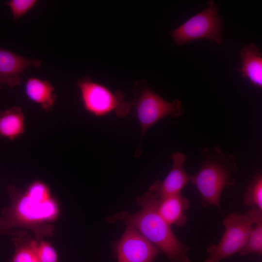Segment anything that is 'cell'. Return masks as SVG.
<instances>
[{"label": "cell", "instance_id": "cell-1", "mask_svg": "<svg viewBox=\"0 0 262 262\" xmlns=\"http://www.w3.org/2000/svg\"><path fill=\"white\" fill-rule=\"evenodd\" d=\"M158 198L148 190L136 199L137 203L141 207L139 212L130 213L122 211L107 217L105 221L108 223L122 221L133 226L164 252L169 262H192L188 256L191 247L180 241L171 226L159 214Z\"/></svg>", "mask_w": 262, "mask_h": 262}, {"label": "cell", "instance_id": "cell-2", "mask_svg": "<svg viewBox=\"0 0 262 262\" xmlns=\"http://www.w3.org/2000/svg\"><path fill=\"white\" fill-rule=\"evenodd\" d=\"M200 155L201 168L196 174L190 175V182L198 191L204 207L213 206L221 210L223 191L237 183L234 177L238 170L236 158L224 153L218 145L204 148Z\"/></svg>", "mask_w": 262, "mask_h": 262}, {"label": "cell", "instance_id": "cell-3", "mask_svg": "<svg viewBox=\"0 0 262 262\" xmlns=\"http://www.w3.org/2000/svg\"><path fill=\"white\" fill-rule=\"evenodd\" d=\"M7 191L11 199V204L2 211L0 217V227L12 230L16 227L31 229L37 234L40 229L50 234L53 227L47 222L55 220L58 214L56 203L51 197L39 199L27 192L21 195L13 185H9Z\"/></svg>", "mask_w": 262, "mask_h": 262}, {"label": "cell", "instance_id": "cell-4", "mask_svg": "<svg viewBox=\"0 0 262 262\" xmlns=\"http://www.w3.org/2000/svg\"><path fill=\"white\" fill-rule=\"evenodd\" d=\"M262 211L251 208L244 213H230L223 220L224 233L217 244L206 249L209 257L202 262H220L229 259L245 246L250 231Z\"/></svg>", "mask_w": 262, "mask_h": 262}, {"label": "cell", "instance_id": "cell-5", "mask_svg": "<svg viewBox=\"0 0 262 262\" xmlns=\"http://www.w3.org/2000/svg\"><path fill=\"white\" fill-rule=\"evenodd\" d=\"M76 85L84 110L93 116L101 117L114 113L118 117L123 118L131 111V102L124 99L120 90L113 92L87 76L79 80Z\"/></svg>", "mask_w": 262, "mask_h": 262}, {"label": "cell", "instance_id": "cell-6", "mask_svg": "<svg viewBox=\"0 0 262 262\" xmlns=\"http://www.w3.org/2000/svg\"><path fill=\"white\" fill-rule=\"evenodd\" d=\"M135 87L131 104L140 126L141 140L147 131L163 118L167 116L176 118L184 114L180 100L167 101L142 82L136 83Z\"/></svg>", "mask_w": 262, "mask_h": 262}, {"label": "cell", "instance_id": "cell-7", "mask_svg": "<svg viewBox=\"0 0 262 262\" xmlns=\"http://www.w3.org/2000/svg\"><path fill=\"white\" fill-rule=\"evenodd\" d=\"M224 26V21L218 14V6L213 0H209L205 10L171 31V34L174 43L179 46L202 38H208L221 45V32Z\"/></svg>", "mask_w": 262, "mask_h": 262}, {"label": "cell", "instance_id": "cell-8", "mask_svg": "<svg viewBox=\"0 0 262 262\" xmlns=\"http://www.w3.org/2000/svg\"><path fill=\"white\" fill-rule=\"evenodd\" d=\"M113 246L117 262H153L162 252L130 225H127L120 238Z\"/></svg>", "mask_w": 262, "mask_h": 262}, {"label": "cell", "instance_id": "cell-9", "mask_svg": "<svg viewBox=\"0 0 262 262\" xmlns=\"http://www.w3.org/2000/svg\"><path fill=\"white\" fill-rule=\"evenodd\" d=\"M171 158L172 166L165 179L163 181H154L148 189L158 198L181 193L190 182V175L184 168L187 160L186 155L182 152H177L171 155Z\"/></svg>", "mask_w": 262, "mask_h": 262}, {"label": "cell", "instance_id": "cell-10", "mask_svg": "<svg viewBox=\"0 0 262 262\" xmlns=\"http://www.w3.org/2000/svg\"><path fill=\"white\" fill-rule=\"evenodd\" d=\"M41 62L22 57L10 50L0 48V84L10 87L20 85V74L28 66L39 68Z\"/></svg>", "mask_w": 262, "mask_h": 262}, {"label": "cell", "instance_id": "cell-11", "mask_svg": "<svg viewBox=\"0 0 262 262\" xmlns=\"http://www.w3.org/2000/svg\"><path fill=\"white\" fill-rule=\"evenodd\" d=\"M190 207L189 200L181 193L158 198L157 211L170 226L183 227L188 217L185 212Z\"/></svg>", "mask_w": 262, "mask_h": 262}, {"label": "cell", "instance_id": "cell-12", "mask_svg": "<svg viewBox=\"0 0 262 262\" xmlns=\"http://www.w3.org/2000/svg\"><path fill=\"white\" fill-rule=\"evenodd\" d=\"M242 66L237 70L254 86L262 87V54L254 43L242 48L240 52Z\"/></svg>", "mask_w": 262, "mask_h": 262}, {"label": "cell", "instance_id": "cell-13", "mask_svg": "<svg viewBox=\"0 0 262 262\" xmlns=\"http://www.w3.org/2000/svg\"><path fill=\"white\" fill-rule=\"evenodd\" d=\"M25 93L29 100L46 112L52 110L57 99L52 84L49 81L35 77L28 79L25 85Z\"/></svg>", "mask_w": 262, "mask_h": 262}, {"label": "cell", "instance_id": "cell-14", "mask_svg": "<svg viewBox=\"0 0 262 262\" xmlns=\"http://www.w3.org/2000/svg\"><path fill=\"white\" fill-rule=\"evenodd\" d=\"M25 131V117L22 109L12 107L0 112V138L14 141Z\"/></svg>", "mask_w": 262, "mask_h": 262}, {"label": "cell", "instance_id": "cell-15", "mask_svg": "<svg viewBox=\"0 0 262 262\" xmlns=\"http://www.w3.org/2000/svg\"><path fill=\"white\" fill-rule=\"evenodd\" d=\"M241 256L249 254H262V214L256 219L251 229L245 246L239 252Z\"/></svg>", "mask_w": 262, "mask_h": 262}, {"label": "cell", "instance_id": "cell-16", "mask_svg": "<svg viewBox=\"0 0 262 262\" xmlns=\"http://www.w3.org/2000/svg\"><path fill=\"white\" fill-rule=\"evenodd\" d=\"M243 202L245 205L262 211V174L257 172L244 193Z\"/></svg>", "mask_w": 262, "mask_h": 262}, {"label": "cell", "instance_id": "cell-17", "mask_svg": "<svg viewBox=\"0 0 262 262\" xmlns=\"http://www.w3.org/2000/svg\"><path fill=\"white\" fill-rule=\"evenodd\" d=\"M15 241L16 249L11 262H40L36 253L37 241Z\"/></svg>", "mask_w": 262, "mask_h": 262}, {"label": "cell", "instance_id": "cell-18", "mask_svg": "<svg viewBox=\"0 0 262 262\" xmlns=\"http://www.w3.org/2000/svg\"><path fill=\"white\" fill-rule=\"evenodd\" d=\"M36 0H11L6 3L11 10L15 21L28 12L37 3Z\"/></svg>", "mask_w": 262, "mask_h": 262}, {"label": "cell", "instance_id": "cell-19", "mask_svg": "<svg viewBox=\"0 0 262 262\" xmlns=\"http://www.w3.org/2000/svg\"><path fill=\"white\" fill-rule=\"evenodd\" d=\"M36 253L40 262H58L57 252L50 244L45 241L37 243Z\"/></svg>", "mask_w": 262, "mask_h": 262}, {"label": "cell", "instance_id": "cell-20", "mask_svg": "<svg viewBox=\"0 0 262 262\" xmlns=\"http://www.w3.org/2000/svg\"><path fill=\"white\" fill-rule=\"evenodd\" d=\"M22 233L18 232V231H14L12 230H8L2 229L0 227V234H10L13 236H21Z\"/></svg>", "mask_w": 262, "mask_h": 262}, {"label": "cell", "instance_id": "cell-21", "mask_svg": "<svg viewBox=\"0 0 262 262\" xmlns=\"http://www.w3.org/2000/svg\"><path fill=\"white\" fill-rule=\"evenodd\" d=\"M1 84H0V90L1 89Z\"/></svg>", "mask_w": 262, "mask_h": 262}]
</instances>
